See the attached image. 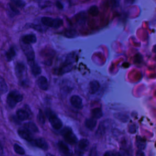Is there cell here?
Here are the masks:
<instances>
[{
	"label": "cell",
	"instance_id": "obj_4",
	"mask_svg": "<svg viewBox=\"0 0 156 156\" xmlns=\"http://www.w3.org/2000/svg\"><path fill=\"white\" fill-rule=\"evenodd\" d=\"M23 100L22 94L16 90H13L10 92L7 97V102L10 108L15 107L17 103Z\"/></svg>",
	"mask_w": 156,
	"mask_h": 156
},
{
	"label": "cell",
	"instance_id": "obj_3",
	"mask_svg": "<svg viewBox=\"0 0 156 156\" xmlns=\"http://www.w3.org/2000/svg\"><path fill=\"white\" fill-rule=\"evenodd\" d=\"M41 23L45 26L55 29L60 27L63 24V21L61 18H53L48 16L42 17L41 18Z\"/></svg>",
	"mask_w": 156,
	"mask_h": 156
},
{
	"label": "cell",
	"instance_id": "obj_13",
	"mask_svg": "<svg viewBox=\"0 0 156 156\" xmlns=\"http://www.w3.org/2000/svg\"><path fill=\"white\" fill-rule=\"evenodd\" d=\"M26 71L25 65L23 62H18L15 66V73L18 77L21 78L23 76Z\"/></svg>",
	"mask_w": 156,
	"mask_h": 156
},
{
	"label": "cell",
	"instance_id": "obj_11",
	"mask_svg": "<svg viewBox=\"0 0 156 156\" xmlns=\"http://www.w3.org/2000/svg\"><path fill=\"white\" fill-rule=\"evenodd\" d=\"M37 41V37L34 34H29L23 35L21 37V42L25 44H32Z\"/></svg>",
	"mask_w": 156,
	"mask_h": 156
},
{
	"label": "cell",
	"instance_id": "obj_40",
	"mask_svg": "<svg viewBox=\"0 0 156 156\" xmlns=\"http://www.w3.org/2000/svg\"><path fill=\"white\" fill-rule=\"evenodd\" d=\"M4 155V149L3 146L2 145V143L0 141V156H3Z\"/></svg>",
	"mask_w": 156,
	"mask_h": 156
},
{
	"label": "cell",
	"instance_id": "obj_17",
	"mask_svg": "<svg viewBox=\"0 0 156 156\" xmlns=\"http://www.w3.org/2000/svg\"><path fill=\"white\" fill-rule=\"evenodd\" d=\"M30 65V68H31V72L32 73V74L35 76H37L38 75H39L41 72V69L40 66L37 63H35L34 61L29 63Z\"/></svg>",
	"mask_w": 156,
	"mask_h": 156
},
{
	"label": "cell",
	"instance_id": "obj_6",
	"mask_svg": "<svg viewBox=\"0 0 156 156\" xmlns=\"http://www.w3.org/2000/svg\"><path fill=\"white\" fill-rule=\"evenodd\" d=\"M21 47L28 60V62L30 63L34 62L35 59V52L31 45L21 42Z\"/></svg>",
	"mask_w": 156,
	"mask_h": 156
},
{
	"label": "cell",
	"instance_id": "obj_2",
	"mask_svg": "<svg viewBox=\"0 0 156 156\" xmlns=\"http://www.w3.org/2000/svg\"><path fill=\"white\" fill-rule=\"evenodd\" d=\"M45 114L49 119L52 127L55 130L60 129L63 126V123L56 114L51 109L47 108L45 110Z\"/></svg>",
	"mask_w": 156,
	"mask_h": 156
},
{
	"label": "cell",
	"instance_id": "obj_19",
	"mask_svg": "<svg viewBox=\"0 0 156 156\" xmlns=\"http://www.w3.org/2000/svg\"><path fill=\"white\" fill-rule=\"evenodd\" d=\"M136 146L139 150H143L146 147V141L141 136H137L136 137Z\"/></svg>",
	"mask_w": 156,
	"mask_h": 156
},
{
	"label": "cell",
	"instance_id": "obj_20",
	"mask_svg": "<svg viewBox=\"0 0 156 156\" xmlns=\"http://www.w3.org/2000/svg\"><path fill=\"white\" fill-rule=\"evenodd\" d=\"M24 127H26V129H27L29 131H30L31 132H38V129L37 127V126H36V124L33 122H26L24 125Z\"/></svg>",
	"mask_w": 156,
	"mask_h": 156
},
{
	"label": "cell",
	"instance_id": "obj_24",
	"mask_svg": "<svg viewBox=\"0 0 156 156\" xmlns=\"http://www.w3.org/2000/svg\"><path fill=\"white\" fill-rule=\"evenodd\" d=\"M8 87L4 80V79L0 76V92L1 93H5L7 91Z\"/></svg>",
	"mask_w": 156,
	"mask_h": 156
},
{
	"label": "cell",
	"instance_id": "obj_21",
	"mask_svg": "<svg viewBox=\"0 0 156 156\" xmlns=\"http://www.w3.org/2000/svg\"><path fill=\"white\" fill-rule=\"evenodd\" d=\"M92 116L94 119H99L103 116V112L100 108H95L91 110Z\"/></svg>",
	"mask_w": 156,
	"mask_h": 156
},
{
	"label": "cell",
	"instance_id": "obj_26",
	"mask_svg": "<svg viewBox=\"0 0 156 156\" xmlns=\"http://www.w3.org/2000/svg\"><path fill=\"white\" fill-rule=\"evenodd\" d=\"M88 12V13L93 16H96L99 14V9L96 5H93L90 7Z\"/></svg>",
	"mask_w": 156,
	"mask_h": 156
},
{
	"label": "cell",
	"instance_id": "obj_42",
	"mask_svg": "<svg viewBox=\"0 0 156 156\" xmlns=\"http://www.w3.org/2000/svg\"><path fill=\"white\" fill-rule=\"evenodd\" d=\"M116 156H124V155H123V154H122L121 152H119V153L117 154Z\"/></svg>",
	"mask_w": 156,
	"mask_h": 156
},
{
	"label": "cell",
	"instance_id": "obj_32",
	"mask_svg": "<svg viewBox=\"0 0 156 156\" xmlns=\"http://www.w3.org/2000/svg\"><path fill=\"white\" fill-rule=\"evenodd\" d=\"M13 149H14V151H15V152L20 155H24L25 154L24 149L21 146L18 145V144H15L13 145Z\"/></svg>",
	"mask_w": 156,
	"mask_h": 156
},
{
	"label": "cell",
	"instance_id": "obj_31",
	"mask_svg": "<svg viewBox=\"0 0 156 156\" xmlns=\"http://www.w3.org/2000/svg\"><path fill=\"white\" fill-rule=\"evenodd\" d=\"M37 120L38 122L41 124V125H44L45 123V118L44 116V114L41 110H39L38 113L37 115Z\"/></svg>",
	"mask_w": 156,
	"mask_h": 156
},
{
	"label": "cell",
	"instance_id": "obj_23",
	"mask_svg": "<svg viewBox=\"0 0 156 156\" xmlns=\"http://www.w3.org/2000/svg\"><path fill=\"white\" fill-rule=\"evenodd\" d=\"M114 116L118 119V120L123 122H126L129 120V116L128 115L124 113H118L114 115Z\"/></svg>",
	"mask_w": 156,
	"mask_h": 156
},
{
	"label": "cell",
	"instance_id": "obj_29",
	"mask_svg": "<svg viewBox=\"0 0 156 156\" xmlns=\"http://www.w3.org/2000/svg\"><path fill=\"white\" fill-rule=\"evenodd\" d=\"M77 35V32L74 29L66 30L64 33V35H65L66 37H68V38H74L76 37Z\"/></svg>",
	"mask_w": 156,
	"mask_h": 156
},
{
	"label": "cell",
	"instance_id": "obj_41",
	"mask_svg": "<svg viewBox=\"0 0 156 156\" xmlns=\"http://www.w3.org/2000/svg\"><path fill=\"white\" fill-rule=\"evenodd\" d=\"M135 0H125V3L127 4H131L134 2Z\"/></svg>",
	"mask_w": 156,
	"mask_h": 156
},
{
	"label": "cell",
	"instance_id": "obj_8",
	"mask_svg": "<svg viewBox=\"0 0 156 156\" xmlns=\"http://www.w3.org/2000/svg\"><path fill=\"white\" fill-rule=\"evenodd\" d=\"M31 143H32L34 146L40 148L43 151H47L49 147L47 142L43 138H38L35 140L34 139V140L31 142Z\"/></svg>",
	"mask_w": 156,
	"mask_h": 156
},
{
	"label": "cell",
	"instance_id": "obj_1",
	"mask_svg": "<svg viewBox=\"0 0 156 156\" xmlns=\"http://www.w3.org/2000/svg\"><path fill=\"white\" fill-rule=\"evenodd\" d=\"M75 58H76V55L74 52H71L68 54L66 55L63 64L61 65V66L58 69V74H63L67 72L70 71L73 68V63L75 61Z\"/></svg>",
	"mask_w": 156,
	"mask_h": 156
},
{
	"label": "cell",
	"instance_id": "obj_12",
	"mask_svg": "<svg viewBox=\"0 0 156 156\" xmlns=\"http://www.w3.org/2000/svg\"><path fill=\"white\" fill-rule=\"evenodd\" d=\"M37 85L38 87L42 90H47L49 87V84H48V79H46V77L44 76H40L39 78L37 79Z\"/></svg>",
	"mask_w": 156,
	"mask_h": 156
},
{
	"label": "cell",
	"instance_id": "obj_15",
	"mask_svg": "<svg viewBox=\"0 0 156 156\" xmlns=\"http://www.w3.org/2000/svg\"><path fill=\"white\" fill-rule=\"evenodd\" d=\"M29 113L28 112L24 109H19L16 112V118L20 121H24L28 119Z\"/></svg>",
	"mask_w": 156,
	"mask_h": 156
},
{
	"label": "cell",
	"instance_id": "obj_5",
	"mask_svg": "<svg viewBox=\"0 0 156 156\" xmlns=\"http://www.w3.org/2000/svg\"><path fill=\"white\" fill-rule=\"evenodd\" d=\"M61 133L67 143L69 144H74L77 143V138L70 127H65L63 128V129H62Z\"/></svg>",
	"mask_w": 156,
	"mask_h": 156
},
{
	"label": "cell",
	"instance_id": "obj_14",
	"mask_svg": "<svg viewBox=\"0 0 156 156\" xmlns=\"http://www.w3.org/2000/svg\"><path fill=\"white\" fill-rule=\"evenodd\" d=\"M100 88V83L97 80H92L89 83V92L91 94H95Z\"/></svg>",
	"mask_w": 156,
	"mask_h": 156
},
{
	"label": "cell",
	"instance_id": "obj_10",
	"mask_svg": "<svg viewBox=\"0 0 156 156\" xmlns=\"http://www.w3.org/2000/svg\"><path fill=\"white\" fill-rule=\"evenodd\" d=\"M70 102L72 106L76 108L80 109L83 107L82 99L78 95H73L70 98Z\"/></svg>",
	"mask_w": 156,
	"mask_h": 156
},
{
	"label": "cell",
	"instance_id": "obj_16",
	"mask_svg": "<svg viewBox=\"0 0 156 156\" xmlns=\"http://www.w3.org/2000/svg\"><path fill=\"white\" fill-rule=\"evenodd\" d=\"M78 143V148H79V152L82 154V152L87 150V147L89 145V141L88 140L83 138L81 139L80 141H79Z\"/></svg>",
	"mask_w": 156,
	"mask_h": 156
},
{
	"label": "cell",
	"instance_id": "obj_33",
	"mask_svg": "<svg viewBox=\"0 0 156 156\" xmlns=\"http://www.w3.org/2000/svg\"><path fill=\"white\" fill-rule=\"evenodd\" d=\"M105 130H106V128H105V126H104V124L101 123V124L99 125V128H98V130H97V132H96V135H98V136H100V135L101 136V135H102L105 133Z\"/></svg>",
	"mask_w": 156,
	"mask_h": 156
},
{
	"label": "cell",
	"instance_id": "obj_34",
	"mask_svg": "<svg viewBox=\"0 0 156 156\" xmlns=\"http://www.w3.org/2000/svg\"><path fill=\"white\" fill-rule=\"evenodd\" d=\"M136 129H137V126L134 123L131 124L129 127V132L130 133H135L136 132V130H137Z\"/></svg>",
	"mask_w": 156,
	"mask_h": 156
},
{
	"label": "cell",
	"instance_id": "obj_43",
	"mask_svg": "<svg viewBox=\"0 0 156 156\" xmlns=\"http://www.w3.org/2000/svg\"><path fill=\"white\" fill-rule=\"evenodd\" d=\"M46 156H54V155H52V154H50V153H48V154H46Z\"/></svg>",
	"mask_w": 156,
	"mask_h": 156
},
{
	"label": "cell",
	"instance_id": "obj_35",
	"mask_svg": "<svg viewBox=\"0 0 156 156\" xmlns=\"http://www.w3.org/2000/svg\"><path fill=\"white\" fill-rule=\"evenodd\" d=\"M89 156H98V152H97V149L96 146H93L91 149Z\"/></svg>",
	"mask_w": 156,
	"mask_h": 156
},
{
	"label": "cell",
	"instance_id": "obj_36",
	"mask_svg": "<svg viewBox=\"0 0 156 156\" xmlns=\"http://www.w3.org/2000/svg\"><path fill=\"white\" fill-rule=\"evenodd\" d=\"M55 5H56V7H57L58 9H60V10H62V9H63V4L60 1H58V0H57V1H56Z\"/></svg>",
	"mask_w": 156,
	"mask_h": 156
},
{
	"label": "cell",
	"instance_id": "obj_18",
	"mask_svg": "<svg viewBox=\"0 0 156 156\" xmlns=\"http://www.w3.org/2000/svg\"><path fill=\"white\" fill-rule=\"evenodd\" d=\"M96 124H97V121L96 119L93 118H88L85 121V125L86 127L90 130H93L94 127L96 126Z\"/></svg>",
	"mask_w": 156,
	"mask_h": 156
},
{
	"label": "cell",
	"instance_id": "obj_39",
	"mask_svg": "<svg viewBox=\"0 0 156 156\" xmlns=\"http://www.w3.org/2000/svg\"><path fill=\"white\" fill-rule=\"evenodd\" d=\"M136 156H145V154L141 150H138L136 153Z\"/></svg>",
	"mask_w": 156,
	"mask_h": 156
},
{
	"label": "cell",
	"instance_id": "obj_7",
	"mask_svg": "<svg viewBox=\"0 0 156 156\" xmlns=\"http://www.w3.org/2000/svg\"><path fill=\"white\" fill-rule=\"evenodd\" d=\"M18 133L21 138L31 143L34 140V137L32 132L24 127H20L18 130Z\"/></svg>",
	"mask_w": 156,
	"mask_h": 156
},
{
	"label": "cell",
	"instance_id": "obj_30",
	"mask_svg": "<svg viewBox=\"0 0 156 156\" xmlns=\"http://www.w3.org/2000/svg\"><path fill=\"white\" fill-rule=\"evenodd\" d=\"M9 10L10 11V14L12 16H13L14 15H16L19 13V10H18L17 7H16L12 3H10L9 4Z\"/></svg>",
	"mask_w": 156,
	"mask_h": 156
},
{
	"label": "cell",
	"instance_id": "obj_27",
	"mask_svg": "<svg viewBox=\"0 0 156 156\" xmlns=\"http://www.w3.org/2000/svg\"><path fill=\"white\" fill-rule=\"evenodd\" d=\"M11 2L16 7L23 8L26 5V2L23 0H11Z\"/></svg>",
	"mask_w": 156,
	"mask_h": 156
},
{
	"label": "cell",
	"instance_id": "obj_22",
	"mask_svg": "<svg viewBox=\"0 0 156 156\" xmlns=\"http://www.w3.org/2000/svg\"><path fill=\"white\" fill-rule=\"evenodd\" d=\"M16 55V51L13 47H11L5 54L7 61H11Z\"/></svg>",
	"mask_w": 156,
	"mask_h": 156
},
{
	"label": "cell",
	"instance_id": "obj_25",
	"mask_svg": "<svg viewBox=\"0 0 156 156\" xmlns=\"http://www.w3.org/2000/svg\"><path fill=\"white\" fill-rule=\"evenodd\" d=\"M43 24H32L30 25V27L33 29H34L35 30L40 32H44L46 30L47 28L46 27H44L45 26H43Z\"/></svg>",
	"mask_w": 156,
	"mask_h": 156
},
{
	"label": "cell",
	"instance_id": "obj_9",
	"mask_svg": "<svg viewBox=\"0 0 156 156\" xmlns=\"http://www.w3.org/2000/svg\"><path fill=\"white\" fill-rule=\"evenodd\" d=\"M58 150L60 152V153L62 154L63 156H72L71 152L69 150V148L68 147V145L65 144L63 141H59L57 144Z\"/></svg>",
	"mask_w": 156,
	"mask_h": 156
},
{
	"label": "cell",
	"instance_id": "obj_28",
	"mask_svg": "<svg viewBox=\"0 0 156 156\" xmlns=\"http://www.w3.org/2000/svg\"><path fill=\"white\" fill-rule=\"evenodd\" d=\"M85 14L84 12H80L76 15V21L79 24H82L85 21Z\"/></svg>",
	"mask_w": 156,
	"mask_h": 156
},
{
	"label": "cell",
	"instance_id": "obj_37",
	"mask_svg": "<svg viewBox=\"0 0 156 156\" xmlns=\"http://www.w3.org/2000/svg\"><path fill=\"white\" fill-rule=\"evenodd\" d=\"M104 156H116V155L113 152L108 151L105 152V154H104Z\"/></svg>",
	"mask_w": 156,
	"mask_h": 156
},
{
	"label": "cell",
	"instance_id": "obj_38",
	"mask_svg": "<svg viewBox=\"0 0 156 156\" xmlns=\"http://www.w3.org/2000/svg\"><path fill=\"white\" fill-rule=\"evenodd\" d=\"M112 2V7H117L119 5V1L118 0H110Z\"/></svg>",
	"mask_w": 156,
	"mask_h": 156
}]
</instances>
